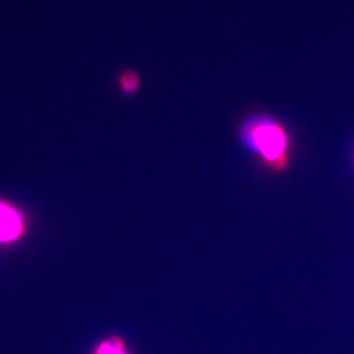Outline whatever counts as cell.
Listing matches in <instances>:
<instances>
[{
    "instance_id": "cell-1",
    "label": "cell",
    "mask_w": 354,
    "mask_h": 354,
    "mask_svg": "<svg viewBox=\"0 0 354 354\" xmlns=\"http://www.w3.org/2000/svg\"><path fill=\"white\" fill-rule=\"evenodd\" d=\"M239 140L273 174L286 172L291 162V138L286 127L269 114H254L239 127Z\"/></svg>"
},
{
    "instance_id": "cell-2",
    "label": "cell",
    "mask_w": 354,
    "mask_h": 354,
    "mask_svg": "<svg viewBox=\"0 0 354 354\" xmlns=\"http://www.w3.org/2000/svg\"><path fill=\"white\" fill-rule=\"evenodd\" d=\"M30 232V219L26 209L0 194V248L23 244Z\"/></svg>"
},
{
    "instance_id": "cell-3",
    "label": "cell",
    "mask_w": 354,
    "mask_h": 354,
    "mask_svg": "<svg viewBox=\"0 0 354 354\" xmlns=\"http://www.w3.org/2000/svg\"><path fill=\"white\" fill-rule=\"evenodd\" d=\"M88 354H134V351L122 335L111 333L95 342Z\"/></svg>"
},
{
    "instance_id": "cell-4",
    "label": "cell",
    "mask_w": 354,
    "mask_h": 354,
    "mask_svg": "<svg viewBox=\"0 0 354 354\" xmlns=\"http://www.w3.org/2000/svg\"><path fill=\"white\" fill-rule=\"evenodd\" d=\"M117 87L125 96H134L140 87H142V79L138 73L134 70H125L117 77Z\"/></svg>"
}]
</instances>
